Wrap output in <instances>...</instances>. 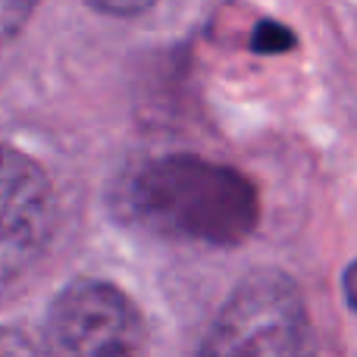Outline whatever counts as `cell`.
I'll list each match as a JSON object with an SVG mask.
<instances>
[{
  "instance_id": "277c9868",
  "label": "cell",
  "mask_w": 357,
  "mask_h": 357,
  "mask_svg": "<svg viewBox=\"0 0 357 357\" xmlns=\"http://www.w3.org/2000/svg\"><path fill=\"white\" fill-rule=\"evenodd\" d=\"M50 182L22 151L0 144V285L29 270L50 232Z\"/></svg>"
},
{
  "instance_id": "8992f818",
  "label": "cell",
  "mask_w": 357,
  "mask_h": 357,
  "mask_svg": "<svg viewBox=\"0 0 357 357\" xmlns=\"http://www.w3.org/2000/svg\"><path fill=\"white\" fill-rule=\"evenodd\" d=\"M35 13V3H0V44H6L10 38H16L25 29L29 16Z\"/></svg>"
},
{
  "instance_id": "52a82bcc",
  "label": "cell",
  "mask_w": 357,
  "mask_h": 357,
  "mask_svg": "<svg viewBox=\"0 0 357 357\" xmlns=\"http://www.w3.org/2000/svg\"><path fill=\"white\" fill-rule=\"evenodd\" d=\"M0 357H41L35 342L13 326H0Z\"/></svg>"
},
{
  "instance_id": "3957f363",
  "label": "cell",
  "mask_w": 357,
  "mask_h": 357,
  "mask_svg": "<svg viewBox=\"0 0 357 357\" xmlns=\"http://www.w3.org/2000/svg\"><path fill=\"white\" fill-rule=\"evenodd\" d=\"M41 357H144V320L110 282H75L54 301Z\"/></svg>"
},
{
  "instance_id": "7a4b0ae2",
  "label": "cell",
  "mask_w": 357,
  "mask_h": 357,
  "mask_svg": "<svg viewBox=\"0 0 357 357\" xmlns=\"http://www.w3.org/2000/svg\"><path fill=\"white\" fill-rule=\"evenodd\" d=\"M197 357H310L307 307L282 273H254L229 295Z\"/></svg>"
},
{
  "instance_id": "6da1fadb",
  "label": "cell",
  "mask_w": 357,
  "mask_h": 357,
  "mask_svg": "<svg viewBox=\"0 0 357 357\" xmlns=\"http://www.w3.org/2000/svg\"><path fill=\"white\" fill-rule=\"evenodd\" d=\"M132 216L169 238L232 248L254 232L260 201L238 169L195 154L144 163L126 188Z\"/></svg>"
},
{
  "instance_id": "9c48e42d",
  "label": "cell",
  "mask_w": 357,
  "mask_h": 357,
  "mask_svg": "<svg viewBox=\"0 0 357 357\" xmlns=\"http://www.w3.org/2000/svg\"><path fill=\"white\" fill-rule=\"evenodd\" d=\"M345 298H348V304L357 310V260L345 270Z\"/></svg>"
},
{
  "instance_id": "ba28073f",
  "label": "cell",
  "mask_w": 357,
  "mask_h": 357,
  "mask_svg": "<svg viewBox=\"0 0 357 357\" xmlns=\"http://www.w3.org/2000/svg\"><path fill=\"white\" fill-rule=\"evenodd\" d=\"M94 10L110 13V16H135L144 10V3H94Z\"/></svg>"
},
{
  "instance_id": "5b68a950",
  "label": "cell",
  "mask_w": 357,
  "mask_h": 357,
  "mask_svg": "<svg viewBox=\"0 0 357 357\" xmlns=\"http://www.w3.org/2000/svg\"><path fill=\"white\" fill-rule=\"evenodd\" d=\"M291 44H295L291 31L276 22H260L257 31H254V50H257V54H282Z\"/></svg>"
}]
</instances>
